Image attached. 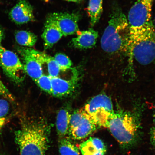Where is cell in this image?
Returning a JSON list of instances; mask_svg holds the SVG:
<instances>
[{
  "mask_svg": "<svg viewBox=\"0 0 155 155\" xmlns=\"http://www.w3.org/2000/svg\"><path fill=\"white\" fill-rule=\"evenodd\" d=\"M101 44L106 53L131 55L130 30L127 18L119 7H115L112 10Z\"/></svg>",
  "mask_w": 155,
  "mask_h": 155,
  "instance_id": "6da1fadb",
  "label": "cell"
},
{
  "mask_svg": "<svg viewBox=\"0 0 155 155\" xmlns=\"http://www.w3.org/2000/svg\"><path fill=\"white\" fill-rule=\"evenodd\" d=\"M49 127L43 121L23 124L15 133L20 155H46L49 144Z\"/></svg>",
  "mask_w": 155,
  "mask_h": 155,
  "instance_id": "7a4b0ae2",
  "label": "cell"
},
{
  "mask_svg": "<svg viewBox=\"0 0 155 155\" xmlns=\"http://www.w3.org/2000/svg\"><path fill=\"white\" fill-rule=\"evenodd\" d=\"M139 126L137 120L129 112L114 111L108 119L106 128L121 146L127 148L135 143Z\"/></svg>",
  "mask_w": 155,
  "mask_h": 155,
  "instance_id": "3957f363",
  "label": "cell"
},
{
  "mask_svg": "<svg viewBox=\"0 0 155 155\" xmlns=\"http://www.w3.org/2000/svg\"><path fill=\"white\" fill-rule=\"evenodd\" d=\"M154 0H137L131 7L127 21L130 30L131 48L136 39L154 26L152 19Z\"/></svg>",
  "mask_w": 155,
  "mask_h": 155,
  "instance_id": "277c9868",
  "label": "cell"
},
{
  "mask_svg": "<svg viewBox=\"0 0 155 155\" xmlns=\"http://www.w3.org/2000/svg\"><path fill=\"white\" fill-rule=\"evenodd\" d=\"M131 56L141 65L155 62V26L136 39L132 44Z\"/></svg>",
  "mask_w": 155,
  "mask_h": 155,
  "instance_id": "5b68a950",
  "label": "cell"
},
{
  "mask_svg": "<svg viewBox=\"0 0 155 155\" xmlns=\"http://www.w3.org/2000/svg\"><path fill=\"white\" fill-rule=\"evenodd\" d=\"M83 108L98 127L105 128L110 116L115 111L111 98L104 94L94 97Z\"/></svg>",
  "mask_w": 155,
  "mask_h": 155,
  "instance_id": "8992f818",
  "label": "cell"
},
{
  "mask_svg": "<svg viewBox=\"0 0 155 155\" xmlns=\"http://www.w3.org/2000/svg\"><path fill=\"white\" fill-rule=\"evenodd\" d=\"M0 67L3 73L13 83L20 84L25 74L24 65L14 52L0 45Z\"/></svg>",
  "mask_w": 155,
  "mask_h": 155,
  "instance_id": "52a82bcc",
  "label": "cell"
},
{
  "mask_svg": "<svg viewBox=\"0 0 155 155\" xmlns=\"http://www.w3.org/2000/svg\"><path fill=\"white\" fill-rule=\"evenodd\" d=\"M17 50L23 61L25 72L35 82L44 75V53L30 48L19 47Z\"/></svg>",
  "mask_w": 155,
  "mask_h": 155,
  "instance_id": "ba28073f",
  "label": "cell"
},
{
  "mask_svg": "<svg viewBox=\"0 0 155 155\" xmlns=\"http://www.w3.org/2000/svg\"><path fill=\"white\" fill-rule=\"evenodd\" d=\"M81 15L78 12L53 13L48 15L46 20L55 24L64 36L79 32L78 23Z\"/></svg>",
  "mask_w": 155,
  "mask_h": 155,
  "instance_id": "9c48e42d",
  "label": "cell"
},
{
  "mask_svg": "<svg viewBox=\"0 0 155 155\" xmlns=\"http://www.w3.org/2000/svg\"><path fill=\"white\" fill-rule=\"evenodd\" d=\"M9 15L12 21L18 25L35 21L33 8L28 0H18Z\"/></svg>",
  "mask_w": 155,
  "mask_h": 155,
  "instance_id": "30bf717a",
  "label": "cell"
},
{
  "mask_svg": "<svg viewBox=\"0 0 155 155\" xmlns=\"http://www.w3.org/2000/svg\"><path fill=\"white\" fill-rule=\"evenodd\" d=\"M98 127L95 122L84 110V116L82 120L76 128L68 134L71 138L74 140H82L92 134Z\"/></svg>",
  "mask_w": 155,
  "mask_h": 155,
  "instance_id": "8fae6325",
  "label": "cell"
},
{
  "mask_svg": "<svg viewBox=\"0 0 155 155\" xmlns=\"http://www.w3.org/2000/svg\"><path fill=\"white\" fill-rule=\"evenodd\" d=\"M76 37L73 38L70 46L79 49L92 48L96 45L98 33L92 28L78 33Z\"/></svg>",
  "mask_w": 155,
  "mask_h": 155,
  "instance_id": "7c38bea8",
  "label": "cell"
},
{
  "mask_svg": "<svg viewBox=\"0 0 155 155\" xmlns=\"http://www.w3.org/2000/svg\"><path fill=\"white\" fill-rule=\"evenodd\" d=\"M50 77L52 84V95L61 97L68 95L74 91L77 80L75 77L69 80L58 77Z\"/></svg>",
  "mask_w": 155,
  "mask_h": 155,
  "instance_id": "4fadbf2b",
  "label": "cell"
},
{
  "mask_svg": "<svg viewBox=\"0 0 155 155\" xmlns=\"http://www.w3.org/2000/svg\"><path fill=\"white\" fill-rule=\"evenodd\" d=\"M63 36L61 31L55 24L46 20L42 38L44 41V48L46 50L51 48Z\"/></svg>",
  "mask_w": 155,
  "mask_h": 155,
  "instance_id": "5bb4252c",
  "label": "cell"
},
{
  "mask_svg": "<svg viewBox=\"0 0 155 155\" xmlns=\"http://www.w3.org/2000/svg\"><path fill=\"white\" fill-rule=\"evenodd\" d=\"M80 150L82 155H93L99 151L106 152L105 145L100 139L90 137L80 145Z\"/></svg>",
  "mask_w": 155,
  "mask_h": 155,
  "instance_id": "9a60e30c",
  "label": "cell"
},
{
  "mask_svg": "<svg viewBox=\"0 0 155 155\" xmlns=\"http://www.w3.org/2000/svg\"><path fill=\"white\" fill-rule=\"evenodd\" d=\"M71 114L65 109L60 110L58 114L56 120V127L59 138L66 137L68 134Z\"/></svg>",
  "mask_w": 155,
  "mask_h": 155,
  "instance_id": "2e32d148",
  "label": "cell"
},
{
  "mask_svg": "<svg viewBox=\"0 0 155 155\" xmlns=\"http://www.w3.org/2000/svg\"><path fill=\"white\" fill-rule=\"evenodd\" d=\"M103 0H90L87 13L90 19L91 26H94L97 23L103 12Z\"/></svg>",
  "mask_w": 155,
  "mask_h": 155,
  "instance_id": "e0dca14e",
  "label": "cell"
},
{
  "mask_svg": "<svg viewBox=\"0 0 155 155\" xmlns=\"http://www.w3.org/2000/svg\"><path fill=\"white\" fill-rule=\"evenodd\" d=\"M15 41L19 45L24 47L33 46L37 41V36L33 33L25 30L18 31L15 34Z\"/></svg>",
  "mask_w": 155,
  "mask_h": 155,
  "instance_id": "ac0fdd59",
  "label": "cell"
},
{
  "mask_svg": "<svg viewBox=\"0 0 155 155\" xmlns=\"http://www.w3.org/2000/svg\"><path fill=\"white\" fill-rule=\"evenodd\" d=\"M58 147L61 155H81L78 148L66 137L59 138Z\"/></svg>",
  "mask_w": 155,
  "mask_h": 155,
  "instance_id": "d6986e66",
  "label": "cell"
},
{
  "mask_svg": "<svg viewBox=\"0 0 155 155\" xmlns=\"http://www.w3.org/2000/svg\"><path fill=\"white\" fill-rule=\"evenodd\" d=\"M43 55L44 63L42 68L44 66L46 65L48 76L52 77L59 76L61 71L54 58L44 53Z\"/></svg>",
  "mask_w": 155,
  "mask_h": 155,
  "instance_id": "ffe728a7",
  "label": "cell"
},
{
  "mask_svg": "<svg viewBox=\"0 0 155 155\" xmlns=\"http://www.w3.org/2000/svg\"><path fill=\"white\" fill-rule=\"evenodd\" d=\"M54 58L61 71H66L71 69L72 66V63L71 60L64 54L57 53Z\"/></svg>",
  "mask_w": 155,
  "mask_h": 155,
  "instance_id": "44dd1931",
  "label": "cell"
},
{
  "mask_svg": "<svg viewBox=\"0 0 155 155\" xmlns=\"http://www.w3.org/2000/svg\"><path fill=\"white\" fill-rule=\"evenodd\" d=\"M84 113V108L74 112L71 114L70 120L68 134L73 130L76 128L78 125L83 119Z\"/></svg>",
  "mask_w": 155,
  "mask_h": 155,
  "instance_id": "7402d4cb",
  "label": "cell"
},
{
  "mask_svg": "<svg viewBox=\"0 0 155 155\" xmlns=\"http://www.w3.org/2000/svg\"><path fill=\"white\" fill-rule=\"evenodd\" d=\"M35 82L44 91L52 95L51 82L49 76L43 75Z\"/></svg>",
  "mask_w": 155,
  "mask_h": 155,
  "instance_id": "603a6c76",
  "label": "cell"
},
{
  "mask_svg": "<svg viewBox=\"0 0 155 155\" xmlns=\"http://www.w3.org/2000/svg\"><path fill=\"white\" fill-rule=\"evenodd\" d=\"M0 96L3 97L11 101H15L14 97L2 82L1 77H0Z\"/></svg>",
  "mask_w": 155,
  "mask_h": 155,
  "instance_id": "cb8c5ba5",
  "label": "cell"
},
{
  "mask_svg": "<svg viewBox=\"0 0 155 155\" xmlns=\"http://www.w3.org/2000/svg\"><path fill=\"white\" fill-rule=\"evenodd\" d=\"M9 109L8 102L4 99H0V118H4L8 113Z\"/></svg>",
  "mask_w": 155,
  "mask_h": 155,
  "instance_id": "d4e9b609",
  "label": "cell"
},
{
  "mask_svg": "<svg viewBox=\"0 0 155 155\" xmlns=\"http://www.w3.org/2000/svg\"><path fill=\"white\" fill-rule=\"evenodd\" d=\"M151 141L155 147V127L153 128L151 131Z\"/></svg>",
  "mask_w": 155,
  "mask_h": 155,
  "instance_id": "484cf974",
  "label": "cell"
},
{
  "mask_svg": "<svg viewBox=\"0 0 155 155\" xmlns=\"http://www.w3.org/2000/svg\"><path fill=\"white\" fill-rule=\"evenodd\" d=\"M5 33L3 29L0 26V45H1L2 41L5 38Z\"/></svg>",
  "mask_w": 155,
  "mask_h": 155,
  "instance_id": "4316f807",
  "label": "cell"
},
{
  "mask_svg": "<svg viewBox=\"0 0 155 155\" xmlns=\"http://www.w3.org/2000/svg\"><path fill=\"white\" fill-rule=\"evenodd\" d=\"M5 118H0V132H1L2 128L4 125H5Z\"/></svg>",
  "mask_w": 155,
  "mask_h": 155,
  "instance_id": "83f0119b",
  "label": "cell"
},
{
  "mask_svg": "<svg viewBox=\"0 0 155 155\" xmlns=\"http://www.w3.org/2000/svg\"><path fill=\"white\" fill-rule=\"evenodd\" d=\"M63 1H65L68 2H73L76 3H82L83 0H63Z\"/></svg>",
  "mask_w": 155,
  "mask_h": 155,
  "instance_id": "f1b7e54d",
  "label": "cell"
},
{
  "mask_svg": "<svg viewBox=\"0 0 155 155\" xmlns=\"http://www.w3.org/2000/svg\"><path fill=\"white\" fill-rule=\"evenodd\" d=\"M105 153V152H102V151H99L93 155H104Z\"/></svg>",
  "mask_w": 155,
  "mask_h": 155,
  "instance_id": "f546056e",
  "label": "cell"
},
{
  "mask_svg": "<svg viewBox=\"0 0 155 155\" xmlns=\"http://www.w3.org/2000/svg\"><path fill=\"white\" fill-rule=\"evenodd\" d=\"M42 1H43L44 2H45L46 3H48L49 1V0H42Z\"/></svg>",
  "mask_w": 155,
  "mask_h": 155,
  "instance_id": "4dcf8cb0",
  "label": "cell"
},
{
  "mask_svg": "<svg viewBox=\"0 0 155 155\" xmlns=\"http://www.w3.org/2000/svg\"><path fill=\"white\" fill-rule=\"evenodd\" d=\"M153 118H154V119H153L154 123L155 124V113L154 114V116H153Z\"/></svg>",
  "mask_w": 155,
  "mask_h": 155,
  "instance_id": "1f68e13d",
  "label": "cell"
},
{
  "mask_svg": "<svg viewBox=\"0 0 155 155\" xmlns=\"http://www.w3.org/2000/svg\"><path fill=\"white\" fill-rule=\"evenodd\" d=\"M1 2V0H0V3Z\"/></svg>",
  "mask_w": 155,
  "mask_h": 155,
  "instance_id": "d6a6232c",
  "label": "cell"
}]
</instances>
